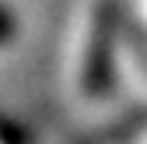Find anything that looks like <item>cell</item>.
I'll return each instance as SVG.
<instances>
[{"instance_id":"6da1fadb","label":"cell","mask_w":147,"mask_h":144,"mask_svg":"<svg viewBox=\"0 0 147 144\" xmlns=\"http://www.w3.org/2000/svg\"><path fill=\"white\" fill-rule=\"evenodd\" d=\"M112 49H116V7L112 0H102L91 11L81 53V92L88 98H98L112 88Z\"/></svg>"},{"instance_id":"3957f363","label":"cell","mask_w":147,"mask_h":144,"mask_svg":"<svg viewBox=\"0 0 147 144\" xmlns=\"http://www.w3.org/2000/svg\"><path fill=\"white\" fill-rule=\"evenodd\" d=\"M14 32H18V21L7 7H0V46H11L14 42Z\"/></svg>"},{"instance_id":"7a4b0ae2","label":"cell","mask_w":147,"mask_h":144,"mask_svg":"<svg viewBox=\"0 0 147 144\" xmlns=\"http://www.w3.org/2000/svg\"><path fill=\"white\" fill-rule=\"evenodd\" d=\"M0 144H28V134L18 127V123L0 116Z\"/></svg>"},{"instance_id":"277c9868","label":"cell","mask_w":147,"mask_h":144,"mask_svg":"<svg viewBox=\"0 0 147 144\" xmlns=\"http://www.w3.org/2000/svg\"><path fill=\"white\" fill-rule=\"evenodd\" d=\"M144 11H147V0H144Z\"/></svg>"}]
</instances>
